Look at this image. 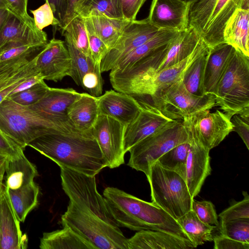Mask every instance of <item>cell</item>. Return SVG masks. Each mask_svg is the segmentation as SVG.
<instances>
[{"label": "cell", "instance_id": "obj_10", "mask_svg": "<svg viewBox=\"0 0 249 249\" xmlns=\"http://www.w3.org/2000/svg\"><path fill=\"white\" fill-rule=\"evenodd\" d=\"M151 100L164 115L172 120L183 119L216 106L214 95H195L186 89L181 79L157 90Z\"/></svg>", "mask_w": 249, "mask_h": 249}, {"label": "cell", "instance_id": "obj_6", "mask_svg": "<svg viewBox=\"0 0 249 249\" xmlns=\"http://www.w3.org/2000/svg\"><path fill=\"white\" fill-rule=\"evenodd\" d=\"M249 9V0H197L190 7L189 26L210 48L224 42L225 26L238 8Z\"/></svg>", "mask_w": 249, "mask_h": 249}, {"label": "cell", "instance_id": "obj_8", "mask_svg": "<svg viewBox=\"0 0 249 249\" xmlns=\"http://www.w3.org/2000/svg\"><path fill=\"white\" fill-rule=\"evenodd\" d=\"M189 139V133L183 120H175L133 146L128 150L130 158L127 165L147 176L152 164L174 147Z\"/></svg>", "mask_w": 249, "mask_h": 249}, {"label": "cell", "instance_id": "obj_9", "mask_svg": "<svg viewBox=\"0 0 249 249\" xmlns=\"http://www.w3.org/2000/svg\"><path fill=\"white\" fill-rule=\"evenodd\" d=\"M60 168L62 189L77 207L115 227H119L104 196L98 192L95 176Z\"/></svg>", "mask_w": 249, "mask_h": 249}, {"label": "cell", "instance_id": "obj_47", "mask_svg": "<svg viewBox=\"0 0 249 249\" xmlns=\"http://www.w3.org/2000/svg\"><path fill=\"white\" fill-rule=\"evenodd\" d=\"M8 4V9L18 16L30 27L37 29L35 24L34 18L27 12L28 0H5Z\"/></svg>", "mask_w": 249, "mask_h": 249}, {"label": "cell", "instance_id": "obj_57", "mask_svg": "<svg viewBox=\"0 0 249 249\" xmlns=\"http://www.w3.org/2000/svg\"><path fill=\"white\" fill-rule=\"evenodd\" d=\"M0 8L8 9V4L5 0H0Z\"/></svg>", "mask_w": 249, "mask_h": 249}, {"label": "cell", "instance_id": "obj_54", "mask_svg": "<svg viewBox=\"0 0 249 249\" xmlns=\"http://www.w3.org/2000/svg\"><path fill=\"white\" fill-rule=\"evenodd\" d=\"M10 11L6 8H0V33L2 30Z\"/></svg>", "mask_w": 249, "mask_h": 249}, {"label": "cell", "instance_id": "obj_13", "mask_svg": "<svg viewBox=\"0 0 249 249\" xmlns=\"http://www.w3.org/2000/svg\"><path fill=\"white\" fill-rule=\"evenodd\" d=\"M210 109L187 117L200 143L210 150L216 147L232 131L231 118L223 111Z\"/></svg>", "mask_w": 249, "mask_h": 249}, {"label": "cell", "instance_id": "obj_34", "mask_svg": "<svg viewBox=\"0 0 249 249\" xmlns=\"http://www.w3.org/2000/svg\"><path fill=\"white\" fill-rule=\"evenodd\" d=\"M186 128L187 129V127ZM187 130L189 135V139L187 141L174 147L157 160L163 167L176 172L184 180L186 163L191 143V134L188 129Z\"/></svg>", "mask_w": 249, "mask_h": 249}, {"label": "cell", "instance_id": "obj_7", "mask_svg": "<svg viewBox=\"0 0 249 249\" xmlns=\"http://www.w3.org/2000/svg\"><path fill=\"white\" fill-rule=\"evenodd\" d=\"M61 224L69 227L95 249H128L127 238L119 227L83 211L71 201L61 216Z\"/></svg>", "mask_w": 249, "mask_h": 249}, {"label": "cell", "instance_id": "obj_26", "mask_svg": "<svg viewBox=\"0 0 249 249\" xmlns=\"http://www.w3.org/2000/svg\"><path fill=\"white\" fill-rule=\"evenodd\" d=\"M249 9H237L227 21L223 31L224 41L249 57Z\"/></svg>", "mask_w": 249, "mask_h": 249}, {"label": "cell", "instance_id": "obj_30", "mask_svg": "<svg viewBox=\"0 0 249 249\" xmlns=\"http://www.w3.org/2000/svg\"><path fill=\"white\" fill-rule=\"evenodd\" d=\"M179 33L173 30H160L154 37L126 55L111 71L122 70L130 66L170 42Z\"/></svg>", "mask_w": 249, "mask_h": 249}, {"label": "cell", "instance_id": "obj_1", "mask_svg": "<svg viewBox=\"0 0 249 249\" xmlns=\"http://www.w3.org/2000/svg\"><path fill=\"white\" fill-rule=\"evenodd\" d=\"M28 146L63 167L96 176L107 167L91 131L55 132L37 137Z\"/></svg>", "mask_w": 249, "mask_h": 249}, {"label": "cell", "instance_id": "obj_37", "mask_svg": "<svg viewBox=\"0 0 249 249\" xmlns=\"http://www.w3.org/2000/svg\"><path fill=\"white\" fill-rule=\"evenodd\" d=\"M68 36L75 46L88 57H90L85 18L80 15L74 18L62 30Z\"/></svg>", "mask_w": 249, "mask_h": 249}, {"label": "cell", "instance_id": "obj_20", "mask_svg": "<svg viewBox=\"0 0 249 249\" xmlns=\"http://www.w3.org/2000/svg\"><path fill=\"white\" fill-rule=\"evenodd\" d=\"M81 94L72 88L50 87L39 101L28 107L46 117L60 121H69L67 117L68 108Z\"/></svg>", "mask_w": 249, "mask_h": 249}, {"label": "cell", "instance_id": "obj_42", "mask_svg": "<svg viewBox=\"0 0 249 249\" xmlns=\"http://www.w3.org/2000/svg\"><path fill=\"white\" fill-rule=\"evenodd\" d=\"M244 198L232 203L219 213L220 221L226 222L237 219H249V196L246 191L242 192Z\"/></svg>", "mask_w": 249, "mask_h": 249}, {"label": "cell", "instance_id": "obj_19", "mask_svg": "<svg viewBox=\"0 0 249 249\" xmlns=\"http://www.w3.org/2000/svg\"><path fill=\"white\" fill-rule=\"evenodd\" d=\"M48 43L47 34L34 29L11 11L0 33V51L18 44Z\"/></svg>", "mask_w": 249, "mask_h": 249}, {"label": "cell", "instance_id": "obj_43", "mask_svg": "<svg viewBox=\"0 0 249 249\" xmlns=\"http://www.w3.org/2000/svg\"><path fill=\"white\" fill-rule=\"evenodd\" d=\"M100 65L97 64L94 69L87 72L83 77L81 86L88 93L94 97L102 94L103 81L101 76Z\"/></svg>", "mask_w": 249, "mask_h": 249}, {"label": "cell", "instance_id": "obj_55", "mask_svg": "<svg viewBox=\"0 0 249 249\" xmlns=\"http://www.w3.org/2000/svg\"><path fill=\"white\" fill-rule=\"evenodd\" d=\"M5 168L6 167L0 170V195L2 193L4 186L3 181L4 178Z\"/></svg>", "mask_w": 249, "mask_h": 249}, {"label": "cell", "instance_id": "obj_4", "mask_svg": "<svg viewBox=\"0 0 249 249\" xmlns=\"http://www.w3.org/2000/svg\"><path fill=\"white\" fill-rule=\"evenodd\" d=\"M215 105L230 118L249 109V57L235 50L214 92Z\"/></svg>", "mask_w": 249, "mask_h": 249}, {"label": "cell", "instance_id": "obj_50", "mask_svg": "<svg viewBox=\"0 0 249 249\" xmlns=\"http://www.w3.org/2000/svg\"><path fill=\"white\" fill-rule=\"evenodd\" d=\"M214 249H249V243L239 242L220 234L213 237Z\"/></svg>", "mask_w": 249, "mask_h": 249}, {"label": "cell", "instance_id": "obj_22", "mask_svg": "<svg viewBox=\"0 0 249 249\" xmlns=\"http://www.w3.org/2000/svg\"><path fill=\"white\" fill-rule=\"evenodd\" d=\"M128 249H192L195 248L190 240L171 234L153 230L138 231L127 239Z\"/></svg>", "mask_w": 249, "mask_h": 249}, {"label": "cell", "instance_id": "obj_16", "mask_svg": "<svg viewBox=\"0 0 249 249\" xmlns=\"http://www.w3.org/2000/svg\"><path fill=\"white\" fill-rule=\"evenodd\" d=\"M36 57V67L44 80L58 82L70 76L71 59L64 41L53 38Z\"/></svg>", "mask_w": 249, "mask_h": 249}, {"label": "cell", "instance_id": "obj_3", "mask_svg": "<svg viewBox=\"0 0 249 249\" xmlns=\"http://www.w3.org/2000/svg\"><path fill=\"white\" fill-rule=\"evenodd\" d=\"M0 130L24 150L31 142L42 135L79 131L69 121L46 117L8 97L0 103Z\"/></svg>", "mask_w": 249, "mask_h": 249}, {"label": "cell", "instance_id": "obj_23", "mask_svg": "<svg viewBox=\"0 0 249 249\" xmlns=\"http://www.w3.org/2000/svg\"><path fill=\"white\" fill-rule=\"evenodd\" d=\"M200 39L195 29L188 26L170 42L164 55L153 71H139L157 72L179 62L193 53Z\"/></svg>", "mask_w": 249, "mask_h": 249}, {"label": "cell", "instance_id": "obj_12", "mask_svg": "<svg viewBox=\"0 0 249 249\" xmlns=\"http://www.w3.org/2000/svg\"><path fill=\"white\" fill-rule=\"evenodd\" d=\"M160 30L147 18L129 21L115 46L103 58L101 72L110 71L126 55L154 37Z\"/></svg>", "mask_w": 249, "mask_h": 249}, {"label": "cell", "instance_id": "obj_35", "mask_svg": "<svg viewBox=\"0 0 249 249\" xmlns=\"http://www.w3.org/2000/svg\"><path fill=\"white\" fill-rule=\"evenodd\" d=\"M65 45L68 50L71 59L70 77L79 86H81L84 75L94 69L95 64L90 57H88L79 51L73 44L69 37L63 35Z\"/></svg>", "mask_w": 249, "mask_h": 249}, {"label": "cell", "instance_id": "obj_45", "mask_svg": "<svg viewBox=\"0 0 249 249\" xmlns=\"http://www.w3.org/2000/svg\"><path fill=\"white\" fill-rule=\"evenodd\" d=\"M30 11L34 16L35 25L38 30L42 31L49 25L57 27L59 25V21L55 18L52 9L46 2L37 9Z\"/></svg>", "mask_w": 249, "mask_h": 249}, {"label": "cell", "instance_id": "obj_18", "mask_svg": "<svg viewBox=\"0 0 249 249\" xmlns=\"http://www.w3.org/2000/svg\"><path fill=\"white\" fill-rule=\"evenodd\" d=\"M99 114L106 115L124 125L132 122L139 114L141 106L133 97L109 90L97 97Z\"/></svg>", "mask_w": 249, "mask_h": 249}, {"label": "cell", "instance_id": "obj_58", "mask_svg": "<svg viewBox=\"0 0 249 249\" xmlns=\"http://www.w3.org/2000/svg\"><path fill=\"white\" fill-rule=\"evenodd\" d=\"M180 0L191 5L192 3L196 2L197 0Z\"/></svg>", "mask_w": 249, "mask_h": 249}, {"label": "cell", "instance_id": "obj_44", "mask_svg": "<svg viewBox=\"0 0 249 249\" xmlns=\"http://www.w3.org/2000/svg\"><path fill=\"white\" fill-rule=\"evenodd\" d=\"M192 210L197 217L204 223L216 227L219 226L218 215L215 207L211 201H197L194 199Z\"/></svg>", "mask_w": 249, "mask_h": 249}, {"label": "cell", "instance_id": "obj_17", "mask_svg": "<svg viewBox=\"0 0 249 249\" xmlns=\"http://www.w3.org/2000/svg\"><path fill=\"white\" fill-rule=\"evenodd\" d=\"M190 5L180 0H152L147 18L159 30L181 32L188 27Z\"/></svg>", "mask_w": 249, "mask_h": 249}, {"label": "cell", "instance_id": "obj_51", "mask_svg": "<svg viewBox=\"0 0 249 249\" xmlns=\"http://www.w3.org/2000/svg\"><path fill=\"white\" fill-rule=\"evenodd\" d=\"M89 0H69L67 11L59 29L63 30L69 23L78 16Z\"/></svg>", "mask_w": 249, "mask_h": 249}, {"label": "cell", "instance_id": "obj_2", "mask_svg": "<svg viewBox=\"0 0 249 249\" xmlns=\"http://www.w3.org/2000/svg\"><path fill=\"white\" fill-rule=\"evenodd\" d=\"M103 196L119 227L159 231L190 240L177 220L153 202L112 187L105 188Z\"/></svg>", "mask_w": 249, "mask_h": 249}, {"label": "cell", "instance_id": "obj_49", "mask_svg": "<svg viewBox=\"0 0 249 249\" xmlns=\"http://www.w3.org/2000/svg\"><path fill=\"white\" fill-rule=\"evenodd\" d=\"M122 13L124 19L136 20L141 8L146 0H119Z\"/></svg>", "mask_w": 249, "mask_h": 249}, {"label": "cell", "instance_id": "obj_56", "mask_svg": "<svg viewBox=\"0 0 249 249\" xmlns=\"http://www.w3.org/2000/svg\"><path fill=\"white\" fill-rule=\"evenodd\" d=\"M8 159L6 157L0 156V170L6 167Z\"/></svg>", "mask_w": 249, "mask_h": 249}, {"label": "cell", "instance_id": "obj_41", "mask_svg": "<svg viewBox=\"0 0 249 249\" xmlns=\"http://www.w3.org/2000/svg\"><path fill=\"white\" fill-rule=\"evenodd\" d=\"M84 18L90 56L95 64H101V61L108 49L95 32L89 18Z\"/></svg>", "mask_w": 249, "mask_h": 249}, {"label": "cell", "instance_id": "obj_32", "mask_svg": "<svg viewBox=\"0 0 249 249\" xmlns=\"http://www.w3.org/2000/svg\"><path fill=\"white\" fill-rule=\"evenodd\" d=\"M195 248L213 240V231L216 226L201 221L192 210L177 220Z\"/></svg>", "mask_w": 249, "mask_h": 249}, {"label": "cell", "instance_id": "obj_5", "mask_svg": "<svg viewBox=\"0 0 249 249\" xmlns=\"http://www.w3.org/2000/svg\"><path fill=\"white\" fill-rule=\"evenodd\" d=\"M151 190L152 202L176 220L192 210L194 198L184 179L175 171L167 169L156 161L146 176Z\"/></svg>", "mask_w": 249, "mask_h": 249}, {"label": "cell", "instance_id": "obj_59", "mask_svg": "<svg viewBox=\"0 0 249 249\" xmlns=\"http://www.w3.org/2000/svg\"><path fill=\"white\" fill-rule=\"evenodd\" d=\"M1 238V218H0V242Z\"/></svg>", "mask_w": 249, "mask_h": 249}, {"label": "cell", "instance_id": "obj_46", "mask_svg": "<svg viewBox=\"0 0 249 249\" xmlns=\"http://www.w3.org/2000/svg\"><path fill=\"white\" fill-rule=\"evenodd\" d=\"M232 131L237 132L249 149V109L233 115L231 119Z\"/></svg>", "mask_w": 249, "mask_h": 249}, {"label": "cell", "instance_id": "obj_24", "mask_svg": "<svg viewBox=\"0 0 249 249\" xmlns=\"http://www.w3.org/2000/svg\"><path fill=\"white\" fill-rule=\"evenodd\" d=\"M235 50L232 46L225 42L209 48L204 78L205 94L214 95L218 82Z\"/></svg>", "mask_w": 249, "mask_h": 249}, {"label": "cell", "instance_id": "obj_48", "mask_svg": "<svg viewBox=\"0 0 249 249\" xmlns=\"http://www.w3.org/2000/svg\"><path fill=\"white\" fill-rule=\"evenodd\" d=\"M24 150L0 130V156L9 159L18 156Z\"/></svg>", "mask_w": 249, "mask_h": 249}, {"label": "cell", "instance_id": "obj_40", "mask_svg": "<svg viewBox=\"0 0 249 249\" xmlns=\"http://www.w3.org/2000/svg\"><path fill=\"white\" fill-rule=\"evenodd\" d=\"M49 88L44 80L28 89L7 97L20 105L30 107L39 101L46 94Z\"/></svg>", "mask_w": 249, "mask_h": 249}, {"label": "cell", "instance_id": "obj_36", "mask_svg": "<svg viewBox=\"0 0 249 249\" xmlns=\"http://www.w3.org/2000/svg\"><path fill=\"white\" fill-rule=\"evenodd\" d=\"M46 45L18 44L2 50L0 51V69L12 63L35 56Z\"/></svg>", "mask_w": 249, "mask_h": 249}, {"label": "cell", "instance_id": "obj_25", "mask_svg": "<svg viewBox=\"0 0 249 249\" xmlns=\"http://www.w3.org/2000/svg\"><path fill=\"white\" fill-rule=\"evenodd\" d=\"M99 115L96 97L82 93L68 108L69 121L77 130L90 132Z\"/></svg>", "mask_w": 249, "mask_h": 249}, {"label": "cell", "instance_id": "obj_39", "mask_svg": "<svg viewBox=\"0 0 249 249\" xmlns=\"http://www.w3.org/2000/svg\"><path fill=\"white\" fill-rule=\"evenodd\" d=\"M219 226L221 234L239 242L249 243V219L220 221Z\"/></svg>", "mask_w": 249, "mask_h": 249}, {"label": "cell", "instance_id": "obj_38", "mask_svg": "<svg viewBox=\"0 0 249 249\" xmlns=\"http://www.w3.org/2000/svg\"><path fill=\"white\" fill-rule=\"evenodd\" d=\"M96 14L113 18L124 19L119 0H89L79 15L86 18Z\"/></svg>", "mask_w": 249, "mask_h": 249}, {"label": "cell", "instance_id": "obj_21", "mask_svg": "<svg viewBox=\"0 0 249 249\" xmlns=\"http://www.w3.org/2000/svg\"><path fill=\"white\" fill-rule=\"evenodd\" d=\"M1 238L0 249H24L28 238L23 235L17 218L5 192L4 186L0 195Z\"/></svg>", "mask_w": 249, "mask_h": 249}, {"label": "cell", "instance_id": "obj_28", "mask_svg": "<svg viewBox=\"0 0 249 249\" xmlns=\"http://www.w3.org/2000/svg\"><path fill=\"white\" fill-rule=\"evenodd\" d=\"M40 249H95L87 240L66 225L61 230L44 232Z\"/></svg>", "mask_w": 249, "mask_h": 249}, {"label": "cell", "instance_id": "obj_31", "mask_svg": "<svg viewBox=\"0 0 249 249\" xmlns=\"http://www.w3.org/2000/svg\"><path fill=\"white\" fill-rule=\"evenodd\" d=\"M95 32L108 49L112 48L129 21L124 19L113 18L102 14L89 17Z\"/></svg>", "mask_w": 249, "mask_h": 249}, {"label": "cell", "instance_id": "obj_11", "mask_svg": "<svg viewBox=\"0 0 249 249\" xmlns=\"http://www.w3.org/2000/svg\"><path fill=\"white\" fill-rule=\"evenodd\" d=\"M125 125L110 117L99 114L91 132L96 140L107 167L113 169L124 163V135Z\"/></svg>", "mask_w": 249, "mask_h": 249}, {"label": "cell", "instance_id": "obj_29", "mask_svg": "<svg viewBox=\"0 0 249 249\" xmlns=\"http://www.w3.org/2000/svg\"><path fill=\"white\" fill-rule=\"evenodd\" d=\"M4 191L17 218L24 222L28 213L37 205L38 186L33 181L15 190L4 187Z\"/></svg>", "mask_w": 249, "mask_h": 249}, {"label": "cell", "instance_id": "obj_33", "mask_svg": "<svg viewBox=\"0 0 249 249\" xmlns=\"http://www.w3.org/2000/svg\"><path fill=\"white\" fill-rule=\"evenodd\" d=\"M209 51V48L196 58L186 70L181 78L186 89L196 96L206 94L204 78Z\"/></svg>", "mask_w": 249, "mask_h": 249}, {"label": "cell", "instance_id": "obj_15", "mask_svg": "<svg viewBox=\"0 0 249 249\" xmlns=\"http://www.w3.org/2000/svg\"><path fill=\"white\" fill-rule=\"evenodd\" d=\"M183 122L191 136V143L187 158L185 180L189 191L194 198L199 193L206 178L211 174L210 150L199 141L187 118Z\"/></svg>", "mask_w": 249, "mask_h": 249}, {"label": "cell", "instance_id": "obj_52", "mask_svg": "<svg viewBox=\"0 0 249 249\" xmlns=\"http://www.w3.org/2000/svg\"><path fill=\"white\" fill-rule=\"evenodd\" d=\"M69 0H45L52 9L55 18L59 21L58 27L62 25L65 17Z\"/></svg>", "mask_w": 249, "mask_h": 249}, {"label": "cell", "instance_id": "obj_14", "mask_svg": "<svg viewBox=\"0 0 249 249\" xmlns=\"http://www.w3.org/2000/svg\"><path fill=\"white\" fill-rule=\"evenodd\" d=\"M141 106L136 118L125 125L124 135L125 153L135 144L173 121L164 115L151 100L138 101Z\"/></svg>", "mask_w": 249, "mask_h": 249}, {"label": "cell", "instance_id": "obj_53", "mask_svg": "<svg viewBox=\"0 0 249 249\" xmlns=\"http://www.w3.org/2000/svg\"><path fill=\"white\" fill-rule=\"evenodd\" d=\"M44 78L40 73L34 74L17 85L11 92L8 96L30 88L35 84L44 80Z\"/></svg>", "mask_w": 249, "mask_h": 249}, {"label": "cell", "instance_id": "obj_27", "mask_svg": "<svg viewBox=\"0 0 249 249\" xmlns=\"http://www.w3.org/2000/svg\"><path fill=\"white\" fill-rule=\"evenodd\" d=\"M4 187L15 190L34 181L38 175L36 165L28 160L24 152L8 159L5 168Z\"/></svg>", "mask_w": 249, "mask_h": 249}]
</instances>
